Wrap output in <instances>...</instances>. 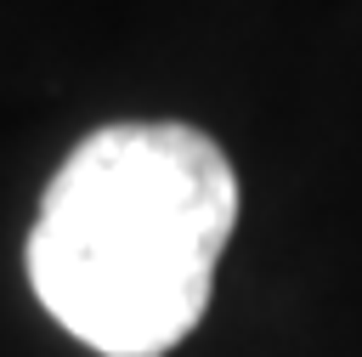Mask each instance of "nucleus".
<instances>
[{"mask_svg": "<svg viewBox=\"0 0 362 357\" xmlns=\"http://www.w3.org/2000/svg\"><path fill=\"white\" fill-rule=\"evenodd\" d=\"M238 221L226 153L175 119L90 130L51 176L28 283L40 306L102 357H158L209 306Z\"/></svg>", "mask_w": 362, "mask_h": 357, "instance_id": "1", "label": "nucleus"}]
</instances>
